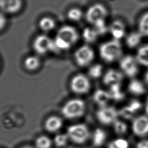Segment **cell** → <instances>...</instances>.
<instances>
[{
	"mask_svg": "<svg viewBox=\"0 0 148 148\" xmlns=\"http://www.w3.org/2000/svg\"><path fill=\"white\" fill-rule=\"evenodd\" d=\"M39 26L42 31L48 32L55 28L56 22L53 18L50 17H43L40 19Z\"/></svg>",
	"mask_w": 148,
	"mask_h": 148,
	"instance_id": "cell-22",
	"label": "cell"
},
{
	"mask_svg": "<svg viewBox=\"0 0 148 148\" xmlns=\"http://www.w3.org/2000/svg\"><path fill=\"white\" fill-rule=\"evenodd\" d=\"M112 125L114 132L117 135H124L128 131V125L127 123L119 119H117Z\"/></svg>",
	"mask_w": 148,
	"mask_h": 148,
	"instance_id": "cell-27",
	"label": "cell"
},
{
	"mask_svg": "<svg viewBox=\"0 0 148 148\" xmlns=\"http://www.w3.org/2000/svg\"><path fill=\"white\" fill-rule=\"evenodd\" d=\"M119 116L125 120H130L132 119L136 113L127 105L119 111Z\"/></svg>",
	"mask_w": 148,
	"mask_h": 148,
	"instance_id": "cell-31",
	"label": "cell"
},
{
	"mask_svg": "<svg viewBox=\"0 0 148 148\" xmlns=\"http://www.w3.org/2000/svg\"><path fill=\"white\" fill-rule=\"evenodd\" d=\"M21 148H33V147H30V146H24V147H23Z\"/></svg>",
	"mask_w": 148,
	"mask_h": 148,
	"instance_id": "cell-39",
	"label": "cell"
},
{
	"mask_svg": "<svg viewBox=\"0 0 148 148\" xmlns=\"http://www.w3.org/2000/svg\"><path fill=\"white\" fill-rule=\"evenodd\" d=\"M83 16V12L77 8L70 9L67 12V17L69 20L72 21H78L82 19Z\"/></svg>",
	"mask_w": 148,
	"mask_h": 148,
	"instance_id": "cell-28",
	"label": "cell"
},
{
	"mask_svg": "<svg viewBox=\"0 0 148 148\" xmlns=\"http://www.w3.org/2000/svg\"><path fill=\"white\" fill-rule=\"evenodd\" d=\"M56 37L65 42L71 47L79 39V33L73 26L65 25L59 28Z\"/></svg>",
	"mask_w": 148,
	"mask_h": 148,
	"instance_id": "cell-10",
	"label": "cell"
},
{
	"mask_svg": "<svg viewBox=\"0 0 148 148\" xmlns=\"http://www.w3.org/2000/svg\"><path fill=\"white\" fill-rule=\"evenodd\" d=\"M62 120L56 116H50L46 119L45 123V129L50 132H54L59 130L62 125Z\"/></svg>",
	"mask_w": 148,
	"mask_h": 148,
	"instance_id": "cell-15",
	"label": "cell"
},
{
	"mask_svg": "<svg viewBox=\"0 0 148 148\" xmlns=\"http://www.w3.org/2000/svg\"><path fill=\"white\" fill-rule=\"evenodd\" d=\"M131 129L134 135L143 137L148 135V116L141 115L135 118L131 125Z\"/></svg>",
	"mask_w": 148,
	"mask_h": 148,
	"instance_id": "cell-11",
	"label": "cell"
},
{
	"mask_svg": "<svg viewBox=\"0 0 148 148\" xmlns=\"http://www.w3.org/2000/svg\"><path fill=\"white\" fill-rule=\"evenodd\" d=\"M138 64L136 58L131 55L123 57L119 63L122 72L127 77L131 78L138 74L139 71Z\"/></svg>",
	"mask_w": 148,
	"mask_h": 148,
	"instance_id": "cell-7",
	"label": "cell"
},
{
	"mask_svg": "<svg viewBox=\"0 0 148 148\" xmlns=\"http://www.w3.org/2000/svg\"><path fill=\"white\" fill-rule=\"evenodd\" d=\"M40 64V61L39 58L35 56L27 57L24 61L25 68L29 71L36 70L39 67Z\"/></svg>",
	"mask_w": 148,
	"mask_h": 148,
	"instance_id": "cell-23",
	"label": "cell"
},
{
	"mask_svg": "<svg viewBox=\"0 0 148 148\" xmlns=\"http://www.w3.org/2000/svg\"><path fill=\"white\" fill-rule=\"evenodd\" d=\"M94 102L99 105V107L106 106L110 100H111L110 94L108 91L102 89L97 90L93 94Z\"/></svg>",
	"mask_w": 148,
	"mask_h": 148,
	"instance_id": "cell-16",
	"label": "cell"
},
{
	"mask_svg": "<svg viewBox=\"0 0 148 148\" xmlns=\"http://www.w3.org/2000/svg\"><path fill=\"white\" fill-rule=\"evenodd\" d=\"M138 31L143 36H148V12L140 17L138 22Z\"/></svg>",
	"mask_w": 148,
	"mask_h": 148,
	"instance_id": "cell-24",
	"label": "cell"
},
{
	"mask_svg": "<svg viewBox=\"0 0 148 148\" xmlns=\"http://www.w3.org/2000/svg\"><path fill=\"white\" fill-rule=\"evenodd\" d=\"M86 104L80 98H74L67 101L61 109L62 115L66 119H73L82 116L85 112Z\"/></svg>",
	"mask_w": 148,
	"mask_h": 148,
	"instance_id": "cell-2",
	"label": "cell"
},
{
	"mask_svg": "<svg viewBox=\"0 0 148 148\" xmlns=\"http://www.w3.org/2000/svg\"><path fill=\"white\" fill-rule=\"evenodd\" d=\"M22 6L23 0H0V10L5 14L16 13Z\"/></svg>",
	"mask_w": 148,
	"mask_h": 148,
	"instance_id": "cell-12",
	"label": "cell"
},
{
	"mask_svg": "<svg viewBox=\"0 0 148 148\" xmlns=\"http://www.w3.org/2000/svg\"><path fill=\"white\" fill-rule=\"evenodd\" d=\"M135 148H148V139H144L138 142Z\"/></svg>",
	"mask_w": 148,
	"mask_h": 148,
	"instance_id": "cell-36",
	"label": "cell"
},
{
	"mask_svg": "<svg viewBox=\"0 0 148 148\" xmlns=\"http://www.w3.org/2000/svg\"><path fill=\"white\" fill-rule=\"evenodd\" d=\"M108 92L110 94L111 100L114 101H122L125 97V94L121 88V84H115L109 86Z\"/></svg>",
	"mask_w": 148,
	"mask_h": 148,
	"instance_id": "cell-19",
	"label": "cell"
},
{
	"mask_svg": "<svg viewBox=\"0 0 148 148\" xmlns=\"http://www.w3.org/2000/svg\"><path fill=\"white\" fill-rule=\"evenodd\" d=\"M91 84L88 77L83 74H77L74 76L70 82L71 90L78 94L87 93L90 88Z\"/></svg>",
	"mask_w": 148,
	"mask_h": 148,
	"instance_id": "cell-9",
	"label": "cell"
},
{
	"mask_svg": "<svg viewBox=\"0 0 148 148\" xmlns=\"http://www.w3.org/2000/svg\"><path fill=\"white\" fill-rule=\"evenodd\" d=\"M106 134L104 130L101 128H96L92 135V143L96 147L102 146L105 142Z\"/></svg>",
	"mask_w": 148,
	"mask_h": 148,
	"instance_id": "cell-21",
	"label": "cell"
},
{
	"mask_svg": "<svg viewBox=\"0 0 148 148\" xmlns=\"http://www.w3.org/2000/svg\"><path fill=\"white\" fill-rule=\"evenodd\" d=\"M69 138L67 134H60L57 135L54 138V142L56 146L58 147H61L65 146L68 141Z\"/></svg>",
	"mask_w": 148,
	"mask_h": 148,
	"instance_id": "cell-32",
	"label": "cell"
},
{
	"mask_svg": "<svg viewBox=\"0 0 148 148\" xmlns=\"http://www.w3.org/2000/svg\"><path fill=\"white\" fill-rule=\"evenodd\" d=\"M108 16L107 8L101 3H95L90 6L87 10L85 14L87 22L94 25L101 21L106 20Z\"/></svg>",
	"mask_w": 148,
	"mask_h": 148,
	"instance_id": "cell-4",
	"label": "cell"
},
{
	"mask_svg": "<svg viewBox=\"0 0 148 148\" xmlns=\"http://www.w3.org/2000/svg\"><path fill=\"white\" fill-rule=\"evenodd\" d=\"M123 79V73L114 69H110L103 75V83L109 87L115 84H121Z\"/></svg>",
	"mask_w": 148,
	"mask_h": 148,
	"instance_id": "cell-13",
	"label": "cell"
},
{
	"mask_svg": "<svg viewBox=\"0 0 148 148\" xmlns=\"http://www.w3.org/2000/svg\"><path fill=\"white\" fill-rule=\"evenodd\" d=\"M128 90L131 94L136 96L143 95L146 91L144 84L138 79H132L130 82Z\"/></svg>",
	"mask_w": 148,
	"mask_h": 148,
	"instance_id": "cell-17",
	"label": "cell"
},
{
	"mask_svg": "<svg viewBox=\"0 0 148 148\" xmlns=\"http://www.w3.org/2000/svg\"><path fill=\"white\" fill-rule=\"evenodd\" d=\"M95 114L98 121L105 125L113 124L119 116V111L114 107L108 105L99 107Z\"/></svg>",
	"mask_w": 148,
	"mask_h": 148,
	"instance_id": "cell-5",
	"label": "cell"
},
{
	"mask_svg": "<svg viewBox=\"0 0 148 148\" xmlns=\"http://www.w3.org/2000/svg\"><path fill=\"white\" fill-rule=\"evenodd\" d=\"M130 143L128 141L123 138H117L110 141L108 148H129Z\"/></svg>",
	"mask_w": 148,
	"mask_h": 148,
	"instance_id": "cell-26",
	"label": "cell"
},
{
	"mask_svg": "<svg viewBox=\"0 0 148 148\" xmlns=\"http://www.w3.org/2000/svg\"><path fill=\"white\" fill-rule=\"evenodd\" d=\"M128 105L136 113L139 112L142 106V103L138 99H132L128 103Z\"/></svg>",
	"mask_w": 148,
	"mask_h": 148,
	"instance_id": "cell-34",
	"label": "cell"
},
{
	"mask_svg": "<svg viewBox=\"0 0 148 148\" xmlns=\"http://www.w3.org/2000/svg\"><path fill=\"white\" fill-rule=\"evenodd\" d=\"M93 25L94 28L95 29L98 35H104L109 31V27H108L106 24V20L98 22Z\"/></svg>",
	"mask_w": 148,
	"mask_h": 148,
	"instance_id": "cell-33",
	"label": "cell"
},
{
	"mask_svg": "<svg viewBox=\"0 0 148 148\" xmlns=\"http://www.w3.org/2000/svg\"><path fill=\"white\" fill-rule=\"evenodd\" d=\"M66 134L69 139L77 144L86 142L90 136L87 126L84 124H76L68 127Z\"/></svg>",
	"mask_w": 148,
	"mask_h": 148,
	"instance_id": "cell-3",
	"label": "cell"
},
{
	"mask_svg": "<svg viewBox=\"0 0 148 148\" xmlns=\"http://www.w3.org/2000/svg\"><path fill=\"white\" fill-rule=\"evenodd\" d=\"M145 82L148 84V71L146 72L145 75Z\"/></svg>",
	"mask_w": 148,
	"mask_h": 148,
	"instance_id": "cell-38",
	"label": "cell"
},
{
	"mask_svg": "<svg viewBox=\"0 0 148 148\" xmlns=\"http://www.w3.org/2000/svg\"><path fill=\"white\" fill-rule=\"evenodd\" d=\"M35 146L36 148H50L51 140L47 136H39L35 140Z\"/></svg>",
	"mask_w": 148,
	"mask_h": 148,
	"instance_id": "cell-29",
	"label": "cell"
},
{
	"mask_svg": "<svg viewBox=\"0 0 148 148\" xmlns=\"http://www.w3.org/2000/svg\"><path fill=\"white\" fill-rule=\"evenodd\" d=\"M99 53L103 61L112 63L120 58L123 49L120 41L113 39L102 43L99 47Z\"/></svg>",
	"mask_w": 148,
	"mask_h": 148,
	"instance_id": "cell-1",
	"label": "cell"
},
{
	"mask_svg": "<svg viewBox=\"0 0 148 148\" xmlns=\"http://www.w3.org/2000/svg\"><path fill=\"white\" fill-rule=\"evenodd\" d=\"M75 60L77 64L82 67L88 65L94 58V51L88 45L79 47L75 52Z\"/></svg>",
	"mask_w": 148,
	"mask_h": 148,
	"instance_id": "cell-8",
	"label": "cell"
},
{
	"mask_svg": "<svg viewBox=\"0 0 148 148\" xmlns=\"http://www.w3.org/2000/svg\"><path fill=\"white\" fill-rule=\"evenodd\" d=\"M143 35L139 31H134L130 33L125 38V43L130 49L137 47L142 40Z\"/></svg>",
	"mask_w": 148,
	"mask_h": 148,
	"instance_id": "cell-18",
	"label": "cell"
},
{
	"mask_svg": "<svg viewBox=\"0 0 148 148\" xmlns=\"http://www.w3.org/2000/svg\"><path fill=\"white\" fill-rule=\"evenodd\" d=\"M145 112L147 116H148V98L146 100V102L145 103Z\"/></svg>",
	"mask_w": 148,
	"mask_h": 148,
	"instance_id": "cell-37",
	"label": "cell"
},
{
	"mask_svg": "<svg viewBox=\"0 0 148 148\" xmlns=\"http://www.w3.org/2000/svg\"><path fill=\"white\" fill-rule=\"evenodd\" d=\"M82 35L84 40L89 43L94 42L98 36V34L95 29L94 28L90 27L85 28L83 29Z\"/></svg>",
	"mask_w": 148,
	"mask_h": 148,
	"instance_id": "cell-25",
	"label": "cell"
},
{
	"mask_svg": "<svg viewBox=\"0 0 148 148\" xmlns=\"http://www.w3.org/2000/svg\"><path fill=\"white\" fill-rule=\"evenodd\" d=\"M34 50L39 54L42 55L49 51H57L53 39L45 35L37 36L33 42Z\"/></svg>",
	"mask_w": 148,
	"mask_h": 148,
	"instance_id": "cell-6",
	"label": "cell"
},
{
	"mask_svg": "<svg viewBox=\"0 0 148 148\" xmlns=\"http://www.w3.org/2000/svg\"><path fill=\"white\" fill-rule=\"evenodd\" d=\"M7 23V18L4 13L0 12V31L3 29Z\"/></svg>",
	"mask_w": 148,
	"mask_h": 148,
	"instance_id": "cell-35",
	"label": "cell"
},
{
	"mask_svg": "<svg viewBox=\"0 0 148 148\" xmlns=\"http://www.w3.org/2000/svg\"><path fill=\"white\" fill-rule=\"evenodd\" d=\"M103 66L99 64H95L91 65L88 69L89 76L94 79H97L102 75Z\"/></svg>",
	"mask_w": 148,
	"mask_h": 148,
	"instance_id": "cell-30",
	"label": "cell"
},
{
	"mask_svg": "<svg viewBox=\"0 0 148 148\" xmlns=\"http://www.w3.org/2000/svg\"><path fill=\"white\" fill-rule=\"evenodd\" d=\"M109 31L113 39L120 40L125 35V26L121 21L114 20L109 26Z\"/></svg>",
	"mask_w": 148,
	"mask_h": 148,
	"instance_id": "cell-14",
	"label": "cell"
},
{
	"mask_svg": "<svg viewBox=\"0 0 148 148\" xmlns=\"http://www.w3.org/2000/svg\"><path fill=\"white\" fill-rule=\"evenodd\" d=\"M135 58L139 64L148 67V45H143L138 49Z\"/></svg>",
	"mask_w": 148,
	"mask_h": 148,
	"instance_id": "cell-20",
	"label": "cell"
}]
</instances>
